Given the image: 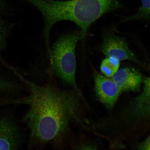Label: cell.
<instances>
[{
  "label": "cell",
  "mask_w": 150,
  "mask_h": 150,
  "mask_svg": "<svg viewBox=\"0 0 150 150\" xmlns=\"http://www.w3.org/2000/svg\"><path fill=\"white\" fill-rule=\"evenodd\" d=\"M120 62L112 57H107L103 59L100 67L103 74L107 77L112 78L119 69Z\"/></svg>",
  "instance_id": "ba28073f"
},
{
  "label": "cell",
  "mask_w": 150,
  "mask_h": 150,
  "mask_svg": "<svg viewBox=\"0 0 150 150\" xmlns=\"http://www.w3.org/2000/svg\"><path fill=\"white\" fill-rule=\"evenodd\" d=\"M82 38L80 31L65 33L54 42L50 49L49 54L52 70L55 76L83 98L77 85L76 78V46L78 41Z\"/></svg>",
  "instance_id": "7a4b0ae2"
},
{
  "label": "cell",
  "mask_w": 150,
  "mask_h": 150,
  "mask_svg": "<svg viewBox=\"0 0 150 150\" xmlns=\"http://www.w3.org/2000/svg\"><path fill=\"white\" fill-rule=\"evenodd\" d=\"M99 49L106 57H114L120 61L128 60L145 67L129 48L126 40L113 33L105 34Z\"/></svg>",
  "instance_id": "277c9868"
},
{
  "label": "cell",
  "mask_w": 150,
  "mask_h": 150,
  "mask_svg": "<svg viewBox=\"0 0 150 150\" xmlns=\"http://www.w3.org/2000/svg\"><path fill=\"white\" fill-rule=\"evenodd\" d=\"M142 6L139 8L136 14L125 18L121 22L149 18L150 14V0H142Z\"/></svg>",
  "instance_id": "9c48e42d"
},
{
  "label": "cell",
  "mask_w": 150,
  "mask_h": 150,
  "mask_svg": "<svg viewBox=\"0 0 150 150\" xmlns=\"http://www.w3.org/2000/svg\"><path fill=\"white\" fill-rule=\"evenodd\" d=\"M5 3L3 0H0V12L3 11L5 7Z\"/></svg>",
  "instance_id": "4fadbf2b"
},
{
  "label": "cell",
  "mask_w": 150,
  "mask_h": 150,
  "mask_svg": "<svg viewBox=\"0 0 150 150\" xmlns=\"http://www.w3.org/2000/svg\"><path fill=\"white\" fill-rule=\"evenodd\" d=\"M11 28L0 18V50L6 45L7 37Z\"/></svg>",
  "instance_id": "8fae6325"
},
{
  "label": "cell",
  "mask_w": 150,
  "mask_h": 150,
  "mask_svg": "<svg viewBox=\"0 0 150 150\" xmlns=\"http://www.w3.org/2000/svg\"><path fill=\"white\" fill-rule=\"evenodd\" d=\"M19 88L18 84L0 76V91L6 93H15Z\"/></svg>",
  "instance_id": "30bf717a"
},
{
  "label": "cell",
  "mask_w": 150,
  "mask_h": 150,
  "mask_svg": "<svg viewBox=\"0 0 150 150\" xmlns=\"http://www.w3.org/2000/svg\"><path fill=\"white\" fill-rule=\"evenodd\" d=\"M137 149L140 150H149L150 149V136L147 137L146 139L136 146Z\"/></svg>",
  "instance_id": "7c38bea8"
},
{
  "label": "cell",
  "mask_w": 150,
  "mask_h": 150,
  "mask_svg": "<svg viewBox=\"0 0 150 150\" xmlns=\"http://www.w3.org/2000/svg\"><path fill=\"white\" fill-rule=\"evenodd\" d=\"M112 78L121 92L139 91L143 79L141 74L138 71L130 67L119 69Z\"/></svg>",
  "instance_id": "52a82bcc"
},
{
  "label": "cell",
  "mask_w": 150,
  "mask_h": 150,
  "mask_svg": "<svg viewBox=\"0 0 150 150\" xmlns=\"http://www.w3.org/2000/svg\"><path fill=\"white\" fill-rule=\"evenodd\" d=\"M18 75L29 95L11 103L29 107L22 119L29 131L28 149L42 150L49 145L57 149L70 147L71 123H82L79 95L74 89H61L53 81L38 85Z\"/></svg>",
  "instance_id": "6da1fadb"
},
{
  "label": "cell",
  "mask_w": 150,
  "mask_h": 150,
  "mask_svg": "<svg viewBox=\"0 0 150 150\" xmlns=\"http://www.w3.org/2000/svg\"><path fill=\"white\" fill-rule=\"evenodd\" d=\"M121 7L120 0H72V22L80 28L84 39L92 23Z\"/></svg>",
  "instance_id": "3957f363"
},
{
  "label": "cell",
  "mask_w": 150,
  "mask_h": 150,
  "mask_svg": "<svg viewBox=\"0 0 150 150\" xmlns=\"http://www.w3.org/2000/svg\"><path fill=\"white\" fill-rule=\"evenodd\" d=\"M25 136L18 123L12 118L0 119V150H16L22 147Z\"/></svg>",
  "instance_id": "5b68a950"
},
{
  "label": "cell",
  "mask_w": 150,
  "mask_h": 150,
  "mask_svg": "<svg viewBox=\"0 0 150 150\" xmlns=\"http://www.w3.org/2000/svg\"><path fill=\"white\" fill-rule=\"evenodd\" d=\"M95 90L97 98L109 110L113 108L121 92L112 78L101 74L93 69Z\"/></svg>",
  "instance_id": "8992f818"
}]
</instances>
